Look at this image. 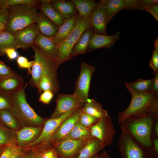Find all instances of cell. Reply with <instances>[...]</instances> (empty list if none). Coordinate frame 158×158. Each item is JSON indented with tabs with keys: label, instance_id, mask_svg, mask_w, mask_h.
I'll return each instance as SVG.
<instances>
[{
	"label": "cell",
	"instance_id": "cell-42",
	"mask_svg": "<svg viewBox=\"0 0 158 158\" xmlns=\"http://www.w3.org/2000/svg\"><path fill=\"white\" fill-rule=\"evenodd\" d=\"M124 8L129 11L136 9L142 10L139 0H124Z\"/></svg>",
	"mask_w": 158,
	"mask_h": 158
},
{
	"label": "cell",
	"instance_id": "cell-3",
	"mask_svg": "<svg viewBox=\"0 0 158 158\" xmlns=\"http://www.w3.org/2000/svg\"><path fill=\"white\" fill-rule=\"evenodd\" d=\"M8 7L9 15L5 31L13 34L36 23L38 15L37 7L23 4Z\"/></svg>",
	"mask_w": 158,
	"mask_h": 158
},
{
	"label": "cell",
	"instance_id": "cell-53",
	"mask_svg": "<svg viewBox=\"0 0 158 158\" xmlns=\"http://www.w3.org/2000/svg\"><path fill=\"white\" fill-rule=\"evenodd\" d=\"M154 50L158 51V37H157V38L155 40L154 42Z\"/></svg>",
	"mask_w": 158,
	"mask_h": 158
},
{
	"label": "cell",
	"instance_id": "cell-13",
	"mask_svg": "<svg viewBox=\"0 0 158 158\" xmlns=\"http://www.w3.org/2000/svg\"><path fill=\"white\" fill-rule=\"evenodd\" d=\"M120 32L118 31L112 35L100 34L94 32L89 42L87 52L100 48H105L109 49L120 38Z\"/></svg>",
	"mask_w": 158,
	"mask_h": 158
},
{
	"label": "cell",
	"instance_id": "cell-32",
	"mask_svg": "<svg viewBox=\"0 0 158 158\" xmlns=\"http://www.w3.org/2000/svg\"><path fill=\"white\" fill-rule=\"evenodd\" d=\"M90 134V130L82 125L78 121L65 138L74 140L84 139L87 138Z\"/></svg>",
	"mask_w": 158,
	"mask_h": 158
},
{
	"label": "cell",
	"instance_id": "cell-20",
	"mask_svg": "<svg viewBox=\"0 0 158 158\" xmlns=\"http://www.w3.org/2000/svg\"><path fill=\"white\" fill-rule=\"evenodd\" d=\"M36 24L40 34L49 38L54 36L59 29L58 26L40 11Z\"/></svg>",
	"mask_w": 158,
	"mask_h": 158
},
{
	"label": "cell",
	"instance_id": "cell-35",
	"mask_svg": "<svg viewBox=\"0 0 158 158\" xmlns=\"http://www.w3.org/2000/svg\"><path fill=\"white\" fill-rule=\"evenodd\" d=\"M25 154V153L17 145L7 146L3 150L0 158H11L14 157Z\"/></svg>",
	"mask_w": 158,
	"mask_h": 158
},
{
	"label": "cell",
	"instance_id": "cell-37",
	"mask_svg": "<svg viewBox=\"0 0 158 158\" xmlns=\"http://www.w3.org/2000/svg\"><path fill=\"white\" fill-rule=\"evenodd\" d=\"M9 13L8 7H0V34L6 30Z\"/></svg>",
	"mask_w": 158,
	"mask_h": 158
},
{
	"label": "cell",
	"instance_id": "cell-24",
	"mask_svg": "<svg viewBox=\"0 0 158 158\" xmlns=\"http://www.w3.org/2000/svg\"><path fill=\"white\" fill-rule=\"evenodd\" d=\"M78 14L71 18H66L64 23L59 27L56 34L53 37L50 38L54 43L59 44L68 36L73 29L76 23Z\"/></svg>",
	"mask_w": 158,
	"mask_h": 158
},
{
	"label": "cell",
	"instance_id": "cell-22",
	"mask_svg": "<svg viewBox=\"0 0 158 158\" xmlns=\"http://www.w3.org/2000/svg\"><path fill=\"white\" fill-rule=\"evenodd\" d=\"M93 32V28L90 26L82 33L73 48L71 55V59L79 54H85L88 52V44Z\"/></svg>",
	"mask_w": 158,
	"mask_h": 158
},
{
	"label": "cell",
	"instance_id": "cell-8",
	"mask_svg": "<svg viewBox=\"0 0 158 158\" xmlns=\"http://www.w3.org/2000/svg\"><path fill=\"white\" fill-rule=\"evenodd\" d=\"M90 134L100 142L102 149L112 142L115 130L110 117L99 119L91 127Z\"/></svg>",
	"mask_w": 158,
	"mask_h": 158
},
{
	"label": "cell",
	"instance_id": "cell-58",
	"mask_svg": "<svg viewBox=\"0 0 158 158\" xmlns=\"http://www.w3.org/2000/svg\"><path fill=\"white\" fill-rule=\"evenodd\" d=\"M98 157H99V155H97V156H95V157H94L93 158H98Z\"/></svg>",
	"mask_w": 158,
	"mask_h": 158
},
{
	"label": "cell",
	"instance_id": "cell-38",
	"mask_svg": "<svg viewBox=\"0 0 158 158\" xmlns=\"http://www.w3.org/2000/svg\"><path fill=\"white\" fill-rule=\"evenodd\" d=\"M12 103L11 96L0 91V111L10 109Z\"/></svg>",
	"mask_w": 158,
	"mask_h": 158
},
{
	"label": "cell",
	"instance_id": "cell-18",
	"mask_svg": "<svg viewBox=\"0 0 158 158\" xmlns=\"http://www.w3.org/2000/svg\"><path fill=\"white\" fill-rule=\"evenodd\" d=\"M34 44L37 46L43 54L55 63L58 55L59 44L54 43L50 38L40 34Z\"/></svg>",
	"mask_w": 158,
	"mask_h": 158
},
{
	"label": "cell",
	"instance_id": "cell-14",
	"mask_svg": "<svg viewBox=\"0 0 158 158\" xmlns=\"http://www.w3.org/2000/svg\"><path fill=\"white\" fill-rule=\"evenodd\" d=\"M56 148L64 158H71L85 144V139L74 140L65 138L55 142Z\"/></svg>",
	"mask_w": 158,
	"mask_h": 158
},
{
	"label": "cell",
	"instance_id": "cell-54",
	"mask_svg": "<svg viewBox=\"0 0 158 158\" xmlns=\"http://www.w3.org/2000/svg\"><path fill=\"white\" fill-rule=\"evenodd\" d=\"M155 133L157 136L158 135V123H157L155 127Z\"/></svg>",
	"mask_w": 158,
	"mask_h": 158
},
{
	"label": "cell",
	"instance_id": "cell-49",
	"mask_svg": "<svg viewBox=\"0 0 158 158\" xmlns=\"http://www.w3.org/2000/svg\"><path fill=\"white\" fill-rule=\"evenodd\" d=\"M143 10L145 11L149 12L155 18L157 21H158V15H157L154 11L147 8H145Z\"/></svg>",
	"mask_w": 158,
	"mask_h": 158
},
{
	"label": "cell",
	"instance_id": "cell-41",
	"mask_svg": "<svg viewBox=\"0 0 158 158\" xmlns=\"http://www.w3.org/2000/svg\"><path fill=\"white\" fill-rule=\"evenodd\" d=\"M149 66L153 70V73H158V51L153 50Z\"/></svg>",
	"mask_w": 158,
	"mask_h": 158
},
{
	"label": "cell",
	"instance_id": "cell-57",
	"mask_svg": "<svg viewBox=\"0 0 158 158\" xmlns=\"http://www.w3.org/2000/svg\"><path fill=\"white\" fill-rule=\"evenodd\" d=\"M150 158H157V157H154L153 156H151Z\"/></svg>",
	"mask_w": 158,
	"mask_h": 158
},
{
	"label": "cell",
	"instance_id": "cell-34",
	"mask_svg": "<svg viewBox=\"0 0 158 158\" xmlns=\"http://www.w3.org/2000/svg\"><path fill=\"white\" fill-rule=\"evenodd\" d=\"M19 4L35 6L38 9L40 2L37 0H0V6L1 7H8Z\"/></svg>",
	"mask_w": 158,
	"mask_h": 158
},
{
	"label": "cell",
	"instance_id": "cell-48",
	"mask_svg": "<svg viewBox=\"0 0 158 158\" xmlns=\"http://www.w3.org/2000/svg\"><path fill=\"white\" fill-rule=\"evenodd\" d=\"M37 154L36 152L32 151L27 154H25L23 158H37Z\"/></svg>",
	"mask_w": 158,
	"mask_h": 158
},
{
	"label": "cell",
	"instance_id": "cell-28",
	"mask_svg": "<svg viewBox=\"0 0 158 158\" xmlns=\"http://www.w3.org/2000/svg\"><path fill=\"white\" fill-rule=\"evenodd\" d=\"M75 6L78 14L82 17L86 18L91 14L99 2L94 0H71Z\"/></svg>",
	"mask_w": 158,
	"mask_h": 158
},
{
	"label": "cell",
	"instance_id": "cell-6",
	"mask_svg": "<svg viewBox=\"0 0 158 158\" xmlns=\"http://www.w3.org/2000/svg\"><path fill=\"white\" fill-rule=\"evenodd\" d=\"M34 52V63L31 68V78L29 84L33 88L37 87L41 77L44 75H57V69L54 61L48 58L39 50L36 45L31 46Z\"/></svg>",
	"mask_w": 158,
	"mask_h": 158
},
{
	"label": "cell",
	"instance_id": "cell-45",
	"mask_svg": "<svg viewBox=\"0 0 158 158\" xmlns=\"http://www.w3.org/2000/svg\"><path fill=\"white\" fill-rule=\"evenodd\" d=\"M37 158H58L54 150L52 149H48L40 153L37 154Z\"/></svg>",
	"mask_w": 158,
	"mask_h": 158
},
{
	"label": "cell",
	"instance_id": "cell-5",
	"mask_svg": "<svg viewBox=\"0 0 158 158\" xmlns=\"http://www.w3.org/2000/svg\"><path fill=\"white\" fill-rule=\"evenodd\" d=\"M157 116L158 113H150L128 118L132 121L128 126L129 132L147 150L152 146V128L153 121Z\"/></svg>",
	"mask_w": 158,
	"mask_h": 158
},
{
	"label": "cell",
	"instance_id": "cell-25",
	"mask_svg": "<svg viewBox=\"0 0 158 158\" xmlns=\"http://www.w3.org/2000/svg\"><path fill=\"white\" fill-rule=\"evenodd\" d=\"M80 111L99 119L110 117L107 111L103 109L102 105L93 99H90L85 103V106L80 109Z\"/></svg>",
	"mask_w": 158,
	"mask_h": 158
},
{
	"label": "cell",
	"instance_id": "cell-27",
	"mask_svg": "<svg viewBox=\"0 0 158 158\" xmlns=\"http://www.w3.org/2000/svg\"><path fill=\"white\" fill-rule=\"evenodd\" d=\"M102 149L100 141L94 138L87 141L77 158H93Z\"/></svg>",
	"mask_w": 158,
	"mask_h": 158
},
{
	"label": "cell",
	"instance_id": "cell-21",
	"mask_svg": "<svg viewBox=\"0 0 158 158\" xmlns=\"http://www.w3.org/2000/svg\"><path fill=\"white\" fill-rule=\"evenodd\" d=\"M54 9L65 19H70L77 15L78 11L74 4L70 1L51 0Z\"/></svg>",
	"mask_w": 158,
	"mask_h": 158
},
{
	"label": "cell",
	"instance_id": "cell-40",
	"mask_svg": "<svg viewBox=\"0 0 158 158\" xmlns=\"http://www.w3.org/2000/svg\"><path fill=\"white\" fill-rule=\"evenodd\" d=\"M14 72L0 59V80L11 75Z\"/></svg>",
	"mask_w": 158,
	"mask_h": 158
},
{
	"label": "cell",
	"instance_id": "cell-33",
	"mask_svg": "<svg viewBox=\"0 0 158 158\" xmlns=\"http://www.w3.org/2000/svg\"><path fill=\"white\" fill-rule=\"evenodd\" d=\"M8 47L17 49L13 35L4 31L0 34V56H4V50Z\"/></svg>",
	"mask_w": 158,
	"mask_h": 158
},
{
	"label": "cell",
	"instance_id": "cell-9",
	"mask_svg": "<svg viewBox=\"0 0 158 158\" xmlns=\"http://www.w3.org/2000/svg\"><path fill=\"white\" fill-rule=\"evenodd\" d=\"M79 109H72L59 117L50 118L45 123L38 138L25 147L27 148H32L43 142L48 141L63 122Z\"/></svg>",
	"mask_w": 158,
	"mask_h": 158
},
{
	"label": "cell",
	"instance_id": "cell-17",
	"mask_svg": "<svg viewBox=\"0 0 158 158\" xmlns=\"http://www.w3.org/2000/svg\"><path fill=\"white\" fill-rule=\"evenodd\" d=\"M42 129L41 126H27L16 131L17 145L25 147L38 138Z\"/></svg>",
	"mask_w": 158,
	"mask_h": 158
},
{
	"label": "cell",
	"instance_id": "cell-52",
	"mask_svg": "<svg viewBox=\"0 0 158 158\" xmlns=\"http://www.w3.org/2000/svg\"><path fill=\"white\" fill-rule=\"evenodd\" d=\"M98 158H110L107 153L105 152H104L99 155Z\"/></svg>",
	"mask_w": 158,
	"mask_h": 158
},
{
	"label": "cell",
	"instance_id": "cell-4",
	"mask_svg": "<svg viewBox=\"0 0 158 158\" xmlns=\"http://www.w3.org/2000/svg\"><path fill=\"white\" fill-rule=\"evenodd\" d=\"M91 15L84 18L78 13L73 29L59 44L58 55L55 63L57 70L61 63L71 59V53L75 44L82 33L91 26Z\"/></svg>",
	"mask_w": 158,
	"mask_h": 158
},
{
	"label": "cell",
	"instance_id": "cell-2",
	"mask_svg": "<svg viewBox=\"0 0 158 158\" xmlns=\"http://www.w3.org/2000/svg\"><path fill=\"white\" fill-rule=\"evenodd\" d=\"M131 99L127 108L119 113L118 120L122 123L128 118L150 113H158V95L152 92H129Z\"/></svg>",
	"mask_w": 158,
	"mask_h": 158
},
{
	"label": "cell",
	"instance_id": "cell-26",
	"mask_svg": "<svg viewBox=\"0 0 158 158\" xmlns=\"http://www.w3.org/2000/svg\"><path fill=\"white\" fill-rule=\"evenodd\" d=\"M153 79L144 80L139 78L132 82H124V85L129 92L135 93L151 92Z\"/></svg>",
	"mask_w": 158,
	"mask_h": 158
},
{
	"label": "cell",
	"instance_id": "cell-56",
	"mask_svg": "<svg viewBox=\"0 0 158 158\" xmlns=\"http://www.w3.org/2000/svg\"><path fill=\"white\" fill-rule=\"evenodd\" d=\"M3 149L0 148V156L1 154V153L2 152Z\"/></svg>",
	"mask_w": 158,
	"mask_h": 158
},
{
	"label": "cell",
	"instance_id": "cell-44",
	"mask_svg": "<svg viewBox=\"0 0 158 158\" xmlns=\"http://www.w3.org/2000/svg\"><path fill=\"white\" fill-rule=\"evenodd\" d=\"M16 49L12 47L6 48L4 50V54H6L10 60H14L17 59L19 56Z\"/></svg>",
	"mask_w": 158,
	"mask_h": 158
},
{
	"label": "cell",
	"instance_id": "cell-30",
	"mask_svg": "<svg viewBox=\"0 0 158 158\" xmlns=\"http://www.w3.org/2000/svg\"><path fill=\"white\" fill-rule=\"evenodd\" d=\"M124 0H107L104 12L107 23L118 12L124 9Z\"/></svg>",
	"mask_w": 158,
	"mask_h": 158
},
{
	"label": "cell",
	"instance_id": "cell-50",
	"mask_svg": "<svg viewBox=\"0 0 158 158\" xmlns=\"http://www.w3.org/2000/svg\"><path fill=\"white\" fill-rule=\"evenodd\" d=\"M153 150L157 154L158 153V139H155L153 141Z\"/></svg>",
	"mask_w": 158,
	"mask_h": 158
},
{
	"label": "cell",
	"instance_id": "cell-43",
	"mask_svg": "<svg viewBox=\"0 0 158 158\" xmlns=\"http://www.w3.org/2000/svg\"><path fill=\"white\" fill-rule=\"evenodd\" d=\"M54 95L53 92L50 90L44 91L40 95L39 101L44 104H49Z\"/></svg>",
	"mask_w": 158,
	"mask_h": 158
},
{
	"label": "cell",
	"instance_id": "cell-29",
	"mask_svg": "<svg viewBox=\"0 0 158 158\" xmlns=\"http://www.w3.org/2000/svg\"><path fill=\"white\" fill-rule=\"evenodd\" d=\"M16 131L10 129L0 122V148L3 149L6 147L17 145Z\"/></svg>",
	"mask_w": 158,
	"mask_h": 158
},
{
	"label": "cell",
	"instance_id": "cell-1",
	"mask_svg": "<svg viewBox=\"0 0 158 158\" xmlns=\"http://www.w3.org/2000/svg\"><path fill=\"white\" fill-rule=\"evenodd\" d=\"M27 83L21 89L13 94L12 103L9 110L22 128L41 126L44 119L38 115L28 104L25 89Z\"/></svg>",
	"mask_w": 158,
	"mask_h": 158
},
{
	"label": "cell",
	"instance_id": "cell-19",
	"mask_svg": "<svg viewBox=\"0 0 158 158\" xmlns=\"http://www.w3.org/2000/svg\"><path fill=\"white\" fill-rule=\"evenodd\" d=\"M120 152L122 158H150L151 156L129 137L126 138L125 145L120 149Z\"/></svg>",
	"mask_w": 158,
	"mask_h": 158
},
{
	"label": "cell",
	"instance_id": "cell-16",
	"mask_svg": "<svg viewBox=\"0 0 158 158\" xmlns=\"http://www.w3.org/2000/svg\"><path fill=\"white\" fill-rule=\"evenodd\" d=\"M80 109L64 120L48 141L55 142L65 138L79 121Z\"/></svg>",
	"mask_w": 158,
	"mask_h": 158
},
{
	"label": "cell",
	"instance_id": "cell-12",
	"mask_svg": "<svg viewBox=\"0 0 158 158\" xmlns=\"http://www.w3.org/2000/svg\"><path fill=\"white\" fill-rule=\"evenodd\" d=\"M107 0H101L93 10L91 15V27L97 34L107 35V23L104 12V7Z\"/></svg>",
	"mask_w": 158,
	"mask_h": 158
},
{
	"label": "cell",
	"instance_id": "cell-36",
	"mask_svg": "<svg viewBox=\"0 0 158 158\" xmlns=\"http://www.w3.org/2000/svg\"><path fill=\"white\" fill-rule=\"evenodd\" d=\"M99 120L97 118L80 110L79 123L83 126L87 128L96 123Z\"/></svg>",
	"mask_w": 158,
	"mask_h": 158
},
{
	"label": "cell",
	"instance_id": "cell-10",
	"mask_svg": "<svg viewBox=\"0 0 158 158\" xmlns=\"http://www.w3.org/2000/svg\"><path fill=\"white\" fill-rule=\"evenodd\" d=\"M40 34L36 23L15 32L13 34L17 49L28 50L34 44Z\"/></svg>",
	"mask_w": 158,
	"mask_h": 158
},
{
	"label": "cell",
	"instance_id": "cell-11",
	"mask_svg": "<svg viewBox=\"0 0 158 158\" xmlns=\"http://www.w3.org/2000/svg\"><path fill=\"white\" fill-rule=\"evenodd\" d=\"M56 102L55 109L50 118L59 117L72 109H80L82 104L73 94H59L57 96Z\"/></svg>",
	"mask_w": 158,
	"mask_h": 158
},
{
	"label": "cell",
	"instance_id": "cell-31",
	"mask_svg": "<svg viewBox=\"0 0 158 158\" xmlns=\"http://www.w3.org/2000/svg\"><path fill=\"white\" fill-rule=\"evenodd\" d=\"M0 122L6 128L15 131L22 128L9 109L0 111Z\"/></svg>",
	"mask_w": 158,
	"mask_h": 158
},
{
	"label": "cell",
	"instance_id": "cell-47",
	"mask_svg": "<svg viewBox=\"0 0 158 158\" xmlns=\"http://www.w3.org/2000/svg\"><path fill=\"white\" fill-rule=\"evenodd\" d=\"M153 74L154 77L153 78L151 92L158 95V73Z\"/></svg>",
	"mask_w": 158,
	"mask_h": 158
},
{
	"label": "cell",
	"instance_id": "cell-15",
	"mask_svg": "<svg viewBox=\"0 0 158 158\" xmlns=\"http://www.w3.org/2000/svg\"><path fill=\"white\" fill-rule=\"evenodd\" d=\"M25 85L23 77L14 71L11 75L0 80V91L11 95Z\"/></svg>",
	"mask_w": 158,
	"mask_h": 158
},
{
	"label": "cell",
	"instance_id": "cell-46",
	"mask_svg": "<svg viewBox=\"0 0 158 158\" xmlns=\"http://www.w3.org/2000/svg\"><path fill=\"white\" fill-rule=\"evenodd\" d=\"M139 2L142 10L148 7L149 6L153 4L158 3L157 0H139Z\"/></svg>",
	"mask_w": 158,
	"mask_h": 158
},
{
	"label": "cell",
	"instance_id": "cell-51",
	"mask_svg": "<svg viewBox=\"0 0 158 158\" xmlns=\"http://www.w3.org/2000/svg\"><path fill=\"white\" fill-rule=\"evenodd\" d=\"M148 8L154 11L157 15H158V4L151 5L148 7H146L145 8Z\"/></svg>",
	"mask_w": 158,
	"mask_h": 158
},
{
	"label": "cell",
	"instance_id": "cell-23",
	"mask_svg": "<svg viewBox=\"0 0 158 158\" xmlns=\"http://www.w3.org/2000/svg\"><path fill=\"white\" fill-rule=\"evenodd\" d=\"M51 0H40L38 9L59 27L64 23L65 18L61 16L53 8Z\"/></svg>",
	"mask_w": 158,
	"mask_h": 158
},
{
	"label": "cell",
	"instance_id": "cell-7",
	"mask_svg": "<svg viewBox=\"0 0 158 158\" xmlns=\"http://www.w3.org/2000/svg\"><path fill=\"white\" fill-rule=\"evenodd\" d=\"M95 67L82 62L80 73L76 80L73 94L80 103H86L88 98L90 83Z\"/></svg>",
	"mask_w": 158,
	"mask_h": 158
},
{
	"label": "cell",
	"instance_id": "cell-55",
	"mask_svg": "<svg viewBox=\"0 0 158 158\" xmlns=\"http://www.w3.org/2000/svg\"><path fill=\"white\" fill-rule=\"evenodd\" d=\"M25 155L17 156L12 157L11 158H23V157Z\"/></svg>",
	"mask_w": 158,
	"mask_h": 158
},
{
	"label": "cell",
	"instance_id": "cell-39",
	"mask_svg": "<svg viewBox=\"0 0 158 158\" xmlns=\"http://www.w3.org/2000/svg\"><path fill=\"white\" fill-rule=\"evenodd\" d=\"M16 59L18 66L21 68L28 69V73L30 74L34 63V60L29 61L27 58L23 56H19Z\"/></svg>",
	"mask_w": 158,
	"mask_h": 158
}]
</instances>
